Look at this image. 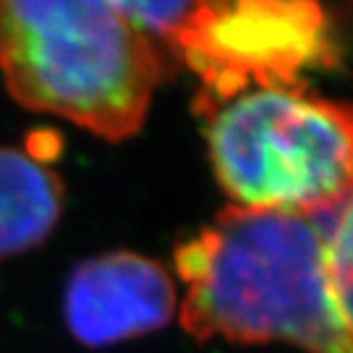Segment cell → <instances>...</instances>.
<instances>
[{
  "mask_svg": "<svg viewBox=\"0 0 353 353\" xmlns=\"http://www.w3.org/2000/svg\"><path fill=\"white\" fill-rule=\"evenodd\" d=\"M112 5L154 44L163 41L168 51H172L181 34L204 12L207 0H112Z\"/></svg>",
  "mask_w": 353,
  "mask_h": 353,
  "instance_id": "52a82bcc",
  "label": "cell"
},
{
  "mask_svg": "<svg viewBox=\"0 0 353 353\" xmlns=\"http://www.w3.org/2000/svg\"><path fill=\"white\" fill-rule=\"evenodd\" d=\"M0 72L23 108L119 143L143 126L165 60L112 0H0Z\"/></svg>",
  "mask_w": 353,
  "mask_h": 353,
  "instance_id": "7a4b0ae2",
  "label": "cell"
},
{
  "mask_svg": "<svg viewBox=\"0 0 353 353\" xmlns=\"http://www.w3.org/2000/svg\"><path fill=\"white\" fill-rule=\"evenodd\" d=\"M333 214L223 209L174 248L186 292L181 326L197 342H287L307 353H353V328L330 282Z\"/></svg>",
  "mask_w": 353,
  "mask_h": 353,
  "instance_id": "6da1fadb",
  "label": "cell"
},
{
  "mask_svg": "<svg viewBox=\"0 0 353 353\" xmlns=\"http://www.w3.org/2000/svg\"><path fill=\"white\" fill-rule=\"evenodd\" d=\"M170 53L200 79L197 103L255 88L303 85L307 72L337 60L319 0H207Z\"/></svg>",
  "mask_w": 353,
  "mask_h": 353,
  "instance_id": "277c9868",
  "label": "cell"
},
{
  "mask_svg": "<svg viewBox=\"0 0 353 353\" xmlns=\"http://www.w3.org/2000/svg\"><path fill=\"white\" fill-rule=\"evenodd\" d=\"M326 257L337 303L353 328V188L330 218Z\"/></svg>",
  "mask_w": 353,
  "mask_h": 353,
  "instance_id": "ba28073f",
  "label": "cell"
},
{
  "mask_svg": "<svg viewBox=\"0 0 353 353\" xmlns=\"http://www.w3.org/2000/svg\"><path fill=\"white\" fill-rule=\"evenodd\" d=\"M62 207L65 183L51 165L17 147H0V259L44 243Z\"/></svg>",
  "mask_w": 353,
  "mask_h": 353,
  "instance_id": "8992f818",
  "label": "cell"
},
{
  "mask_svg": "<svg viewBox=\"0 0 353 353\" xmlns=\"http://www.w3.org/2000/svg\"><path fill=\"white\" fill-rule=\"evenodd\" d=\"M211 168L236 207L335 214L353 188V103L255 88L197 103Z\"/></svg>",
  "mask_w": 353,
  "mask_h": 353,
  "instance_id": "3957f363",
  "label": "cell"
},
{
  "mask_svg": "<svg viewBox=\"0 0 353 353\" xmlns=\"http://www.w3.org/2000/svg\"><path fill=\"white\" fill-rule=\"evenodd\" d=\"M176 292L157 259L131 250L90 257L74 268L62 312L74 340L92 349L143 337L172 319Z\"/></svg>",
  "mask_w": 353,
  "mask_h": 353,
  "instance_id": "5b68a950",
  "label": "cell"
}]
</instances>
